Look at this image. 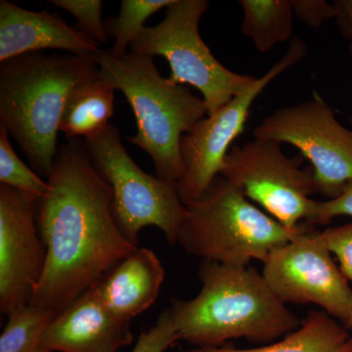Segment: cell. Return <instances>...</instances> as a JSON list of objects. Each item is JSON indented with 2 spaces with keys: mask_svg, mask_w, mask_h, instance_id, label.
<instances>
[{
  "mask_svg": "<svg viewBox=\"0 0 352 352\" xmlns=\"http://www.w3.org/2000/svg\"><path fill=\"white\" fill-rule=\"evenodd\" d=\"M36 220L46 248L30 303L61 312L132 254L113 208L112 189L92 166L82 139L60 146Z\"/></svg>",
  "mask_w": 352,
  "mask_h": 352,
  "instance_id": "obj_1",
  "label": "cell"
},
{
  "mask_svg": "<svg viewBox=\"0 0 352 352\" xmlns=\"http://www.w3.org/2000/svg\"><path fill=\"white\" fill-rule=\"evenodd\" d=\"M199 278L198 296L170 307L179 340L201 347L239 338L267 344L302 324L254 268L204 261Z\"/></svg>",
  "mask_w": 352,
  "mask_h": 352,
  "instance_id": "obj_2",
  "label": "cell"
},
{
  "mask_svg": "<svg viewBox=\"0 0 352 352\" xmlns=\"http://www.w3.org/2000/svg\"><path fill=\"white\" fill-rule=\"evenodd\" d=\"M100 76L94 57L30 53L0 65V124L46 180L58 151L62 116L71 95Z\"/></svg>",
  "mask_w": 352,
  "mask_h": 352,
  "instance_id": "obj_3",
  "label": "cell"
},
{
  "mask_svg": "<svg viewBox=\"0 0 352 352\" xmlns=\"http://www.w3.org/2000/svg\"><path fill=\"white\" fill-rule=\"evenodd\" d=\"M94 57L102 78L124 94L135 116L138 131L126 140L149 155L157 176L179 182L182 140L208 115L206 102L160 75L151 57L129 51L117 56L111 50Z\"/></svg>",
  "mask_w": 352,
  "mask_h": 352,
  "instance_id": "obj_4",
  "label": "cell"
},
{
  "mask_svg": "<svg viewBox=\"0 0 352 352\" xmlns=\"http://www.w3.org/2000/svg\"><path fill=\"white\" fill-rule=\"evenodd\" d=\"M305 228L282 226L219 175L199 200L185 205L176 243L204 261L247 266L252 259L264 263Z\"/></svg>",
  "mask_w": 352,
  "mask_h": 352,
  "instance_id": "obj_5",
  "label": "cell"
},
{
  "mask_svg": "<svg viewBox=\"0 0 352 352\" xmlns=\"http://www.w3.org/2000/svg\"><path fill=\"white\" fill-rule=\"evenodd\" d=\"M208 8L207 0H175L164 19L145 27L129 52L164 58L170 67V82L197 88L210 115L254 85L256 78L234 73L210 52L199 32Z\"/></svg>",
  "mask_w": 352,
  "mask_h": 352,
  "instance_id": "obj_6",
  "label": "cell"
},
{
  "mask_svg": "<svg viewBox=\"0 0 352 352\" xmlns=\"http://www.w3.org/2000/svg\"><path fill=\"white\" fill-rule=\"evenodd\" d=\"M85 146L92 166L112 189L113 212L124 237L138 245L141 230L155 226L176 244L185 212L177 182L141 170L112 124L85 138Z\"/></svg>",
  "mask_w": 352,
  "mask_h": 352,
  "instance_id": "obj_7",
  "label": "cell"
},
{
  "mask_svg": "<svg viewBox=\"0 0 352 352\" xmlns=\"http://www.w3.org/2000/svg\"><path fill=\"white\" fill-rule=\"evenodd\" d=\"M302 157H289L281 143L254 138L233 146L224 162L223 176L289 229H296L311 214L316 193L314 168L302 170Z\"/></svg>",
  "mask_w": 352,
  "mask_h": 352,
  "instance_id": "obj_8",
  "label": "cell"
},
{
  "mask_svg": "<svg viewBox=\"0 0 352 352\" xmlns=\"http://www.w3.org/2000/svg\"><path fill=\"white\" fill-rule=\"evenodd\" d=\"M252 134L298 148L312 164L317 192L328 200L342 195L352 180V131L317 92L310 100L270 113Z\"/></svg>",
  "mask_w": 352,
  "mask_h": 352,
  "instance_id": "obj_9",
  "label": "cell"
},
{
  "mask_svg": "<svg viewBox=\"0 0 352 352\" xmlns=\"http://www.w3.org/2000/svg\"><path fill=\"white\" fill-rule=\"evenodd\" d=\"M307 47L302 39L293 38L284 56L244 92L223 107L201 120L182 140L184 175L177 182L184 205L199 200L223 170L233 141L244 131L252 103L275 78L302 61Z\"/></svg>",
  "mask_w": 352,
  "mask_h": 352,
  "instance_id": "obj_10",
  "label": "cell"
},
{
  "mask_svg": "<svg viewBox=\"0 0 352 352\" xmlns=\"http://www.w3.org/2000/svg\"><path fill=\"white\" fill-rule=\"evenodd\" d=\"M263 263L264 279L282 302L314 303L352 328V289L322 232L305 226Z\"/></svg>",
  "mask_w": 352,
  "mask_h": 352,
  "instance_id": "obj_11",
  "label": "cell"
},
{
  "mask_svg": "<svg viewBox=\"0 0 352 352\" xmlns=\"http://www.w3.org/2000/svg\"><path fill=\"white\" fill-rule=\"evenodd\" d=\"M38 201L36 196L0 184V310L7 316L29 305L45 268Z\"/></svg>",
  "mask_w": 352,
  "mask_h": 352,
  "instance_id": "obj_12",
  "label": "cell"
},
{
  "mask_svg": "<svg viewBox=\"0 0 352 352\" xmlns=\"http://www.w3.org/2000/svg\"><path fill=\"white\" fill-rule=\"evenodd\" d=\"M133 342L131 320L120 318L95 287L58 314L44 333V352H118Z\"/></svg>",
  "mask_w": 352,
  "mask_h": 352,
  "instance_id": "obj_13",
  "label": "cell"
},
{
  "mask_svg": "<svg viewBox=\"0 0 352 352\" xmlns=\"http://www.w3.org/2000/svg\"><path fill=\"white\" fill-rule=\"evenodd\" d=\"M43 50H63L78 56L94 57L101 48L98 43L56 14L27 10L1 0L0 63Z\"/></svg>",
  "mask_w": 352,
  "mask_h": 352,
  "instance_id": "obj_14",
  "label": "cell"
},
{
  "mask_svg": "<svg viewBox=\"0 0 352 352\" xmlns=\"http://www.w3.org/2000/svg\"><path fill=\"white\" fill-rule=\"evenodd\" d=\"M164 279L163 264L157 254L138 248L94 287L113 314L131 320L154 305Z\"/></svg>",
  "mask_w": 352,
  "mask_h": 352,
  "instance_id": "obj_15",
  "label": "cell"
},
{
  "mask_svg": "<svg viewBox=\"0 0 352 352\" xmlns=\"http://www.w3.org/2000/svg\"><path fill=\"white\" fill-rule=\"evenodd\" d=\"M183 352H352V336L325 311H311L300 328L274 344L249 349L200 347Z\"/></svg>",
  "mask_w": 352,
  "mask_h": 352,
  "instance_id": "obj_16",
  "label": "cell"
},
{
  "mask_svg": "<svg viewBox=\"0 0 352 352\" xmlns=\"http://www.w3.org/2000/svg\"><path fill=\"white\" fill-rule=\"evenodd\" d=\"M115 91L101 75L82 83L69 97L60 131L67 139H85L103 131L115 113Z\"/></svg>",
  "mask_w": 352,
  "mask_h": 352,
  "instance_id": "obj_17",
  "label": "cell"
},
{
  "mask_svg": "<svg viewBox=\"0 0 352 352\" xmlns=\"http://www.w3.org/2000/svg\"><path fill=\"white\" fill-rule=\"evenodd\" d=\"M243 34L254 47L267 53L292 38L294 13L291 0H241Z\"/></svg>",
  "mask_w": 352,
  "mask_h": 352,
  "instance_id": "obj_18",
  "label": "cell"
},
{
  "mask_svg": "<svg viewBox=\"0 0 352 352\" xmlns=\"http://www.w3.org/2000/svg\"><path fill=\"white\" fill-rule=\"evenodd\" d=\"M58 314L32 303L14 310L0 336V352H44L41 340Z\"/></svg>",
  "mask_w": 352,
  "mask_h": 352,
  "instance_id": "obj_19",
  "label": "cell"
},
{
  "mask_svg": "<svg viewBox=\"0 0 352 352\" xmlns=\"http://www.w3.org/2000/svg\"><path fill=\"white\" fill-rule=\"evenodd\" d=\"M175 0H122L119 15L108 21V34L115 39L112 52L117 56L129 53L132 43L145 29V22Z\"/></svg>",
  "mask_w": 352,
  "mask_h": 352,
  "instance_id": "obj_20",
  "label": "cell"
},
{
  "mask_svg": "<svg viewBox=\"0 0 352 352\" xmlns=\"http://www.w3.org/2000/svg\"><path fill=\"white\" fill-rule=\"evenodd\" d=\"M0 184L41 198L47 193V182L25 166L14 151L6 127L0 124Z\"/></svg>",
  "mask_w": 352,
  "mask_h": 352,
  "instance_id": "obj_21",
  "label": "cell"
},
{
  "mask_svg": "<svg viewBox=\"0 0 352 352\" xmlns=\"http://www.w3.org/2000/svg\"><path fill=\"white\" fill-rule=\"evenodd\" d=\"M51 3L63 9L78 20V29L96 43H107L109 34L102 21L101 0H51Z\"/></svg>",
  "mask_w": 352,
  "mask_h": 352,
  "instance_id": "obj_22",
  "label": "cell"
},
{
  "mask_svg": "<svg viewBox=\"0 0 352 352\" xmlns=\"http://www.w3.org/2000/svg\"><path fill=\"white\" fill-rule=\"evenodd\" d=\"M178 340L173 314L170 308H166L149 331L141 333L131 352H164Z\"/></svg>",
  "mask_w": 352,
  "mask_h": 352,
  "instance_id": "obj_23",
  "label": "cell"
},
{
  "mask_svg": "<svg viewBox=\"0 0 352 352\" xmlns=\"http://www.w3.org/2000/svg\"><path fill=\"white\" fill-rule=\"evenodd\" d=\"M322 235L329 251L339 259L342 274L352 281V222L327 228Z\"/></svg>",
  "mask_w": 352,
  "mask_h": 352,
  "instance_id": "obj_24",
  "label": "cell"
},
{
  "mask_svg": "<svg viewBox=\"0 0 352 352\" xmlns=\"http://www.w3.org/2000/svg\"><path fill=\"white\" fill-rule=\"evenodd\" d=\"M340 215L352 217V180L342 195L333 200L315 201L307 224H329Z\"/></svg>",
  "mask_w": 352,
  "mask_h": 352,
  "instance_id": "obj_25",
  "label": "cell"
},
{
  "mask_svg": "<svg viewBox=\"0 0 352 352\" xmlns=\"http://www.w3.org/2000/svg\"><path fill=\"white\" fill-rule=\"evenodd\" d=\"M294 13L303 24L317 30L330 20H335L337 11L333 4L324 0H291Z\"/></svg>",
  "mask_w": 352,
  "mask_h": 352,
  "instance_id": "obj_26",
  "label": "cell"
},
{
  "mask_svg": "<svg viewBox=\"0 0 352 352\" xmlns=\"http://www.w3.org/2000/svg\"><path fill=\"white\" fill-rule=\"evenodd\" d=\"M337 15L335 21L340 34L349 43V56L352 62V0H337L333 2Z\"/></svg>",
  "mask_w": 352,
  "mask_h": 352,
  "instance_id": "obj_27",
  "label": "cell"
}]
</instances>
